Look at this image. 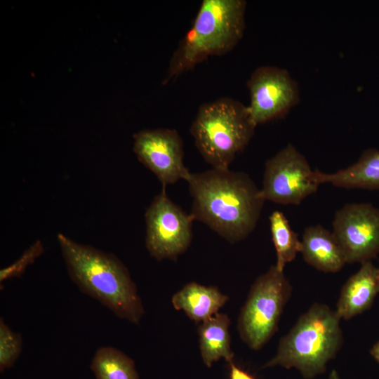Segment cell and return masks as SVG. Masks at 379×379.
Instances as JSON below:
<instances>
[{
  "label": "cell",
  "instance_id": "5b68a950",
  "mask_svg": "<svg viewBox=\"0 0 379 379\" xmlns=\"http://www.w3.org/2000/svg\"><path fill=\"white\" fill-rule=\"evenodd\" d=\"M257 126L248 106L220 98L200 106L190 133L195 146L213 168H229L252 138Z\"/></svg>",
  "mask_w": 379,
  "mask_h": 379
},
{
  "label": "cell",
  "instance_id": "4fadbf2b",
  "mask_svg": "<svg viewBox=\"0 0 379 379\" xmlns=\"http://www.w3.org/2000/svg\"><path fill=\"white\" fill-rule=\"evenodd\" d=\"M300 253L307 264L324 272H337L347 263L333 233L320 225L305 229Z\"/></svg>",
  "mask_w": 379,
  "mask_h": 379
},
{
  "label": "cell",
  "instance_id": "5bb4252c",
  "mask_svg": "<svg viewBox=\"0 0 379 379\" xmlns=\"http://www.w3.org/2000/svg\"><path fill=\"white\" fill-rule=\"evenodd\" d=\"M228 296L215 286L191 282L172 297L174 308L183 311L192 320L201 323L215 314L227 302Z\"/></svg>",
  "mask_w": 379,
  "mask_h": 379
},
{
  "label": "cell",
  "instance_id": "7402d4cb",
  "mask_svg": "<svg viewBox=\"0 0 379 379\" xmlns=\"http://www.w3.org/2000/svg\"><path fill=\"white\" fill-rule=\"evenodd\" d=\"M371 354L379 363V342H378L371 349Z\"/></svg>",
  "mask_w": 379,
  "mask_h": 379
},
{
  "label": "cell",
  "instance_id": "44dd1931",
  "mask_svg": "<svg viewBox=\"0 0 379 379\" xmlns=\"http://www.w3.org/2000/svg\"><path fill=\"white\" fill-rule=\"evenodd\" d=\"M229 364L230 366V379H255L247 371H245L236 366L233 361H231Z\"/></svg>",
  "mask_w": 379,
  "mask_h": 379
},
{
  "label": "cell",
  "instance_id": "8992f818",
  "mask_svg": "<svg viewBox=\"0 0 379 379\" xmlns=\"http://www.w3.org/2000/svg\"><path fill=\"white\" fill-rule=\"evenodd\" d=\"M291 294L288 280L275 265L257 278L238 319L240 337L250 348L260 349L274 335Z\"/></svg>",
  "mask_w": 379,
  "mask_h": 379
},
{
  "label": "cell",
  "instance_id": "6da1fadb",
  "mask_svg": "<svg viewBox=\"0 0 379 379\" xmlns=\"http://www.w3.org/2000/svg\"><path fill=\"white\" fill-rule=\"evenodd\" d=\"M191 214L230 243L246 239L255 228L263 207L260 189L248 175L229 168L190 173Z\"/></svg>",
  "mask_w": 379,
  "mask_h": 379
},
{
  "label": "cell",
  "instance_id": "52a82bcc",
  "mask_svg": "<svg viewBox=\"0 0 379 379\" xmlns=\"http://www.w3.org/2000/svg\"><path fill=\"white\" fill-rule=\"evenodd\" d=\"M319 185L305 157L288 144L266 161L260 191L265 201L299 205Z\"/></svg>",
  "mask_w": 379,
  "mask_h": 379
},
{
  "label": "cell",
  "instance_id": "7c38bea8",
  "mask_svg": "<svg viewBox=\"0 0 379 379\" xmlns=\"http://www.w3.org/2000/svg\"><path fill=\"white\" fill-rule=\"evenodd\" d=\"M378 292V267L371 261L364 262L344 284L335 312L340 319H350L368 310Z\"/></svg>",
  "mask_w": 379,
  "mask_h": 379
},
{
  "label": "cell",
  "instance_id": "603a6c76",
  "mask_svg": "<svg viewBox=\"0 0 379 379\" xmlns=\"http://www.w3.org/2000/svg\"><path fill=\"white\" fill-rule=\"evenodd\" d=\"M329 379H340V378L338 375V373L333 370L330 374Z\"/></svg>",
  "mask_w": 379,
  "mask_h": 379
},
{
  "label": "cell",
  "instance_id": "277c9868",
  "mask_svg": "<svg viewBox=\"0 0 379 379\" xmlns=\"http://www.w3.org/2000/svg\"><path fill=\"white\" fill-rule=\"evenodd\" d=\"M340 319L327 305L314 304L281 339L276 355L263 368L295 367L305 378L323 373L343 343Z\"/></svg>",
  "mask_w": 379,
  "mask_h": 379
},
{
  "label": "cell",
  "instance_id": "ba28073f",
  "mask_svg": "<svg viewBox=\"0 0 379 379\" xmlns=\"http://www.w3.org/2000/svg\"><path fill=\"white\" fill-rule=\"evenodd\" d=\"M145 216V244L151 256L157 260H175L187 251L194 218L168 198L166 189L154 197Z\"/></svg>",
  "mask_w": 379,
  "mask_h": 379
},
{
  "label": "cell",
  "instance_id": "30bf717a",
  "mask_svg": "<svg viewBox=\"0 0 379 379\" xmlns=\"http://www.w3.org/2000/svg\"><path fill=\"white\" fill-rule=\"evenodd\" d=\"M247 86L248 109L256 126L286 115L300 99L297 82L286 69L276 66L255 69Z\"/></svg>",
  "mask_w": 379,
  "mask_h": 379
},
{
  "label": "cell",
  "instance_id": "ffe728a7",
  "mask_svg": "<svg viewBox=\"0 0 379 379\" xmlns=\"http://www.w3.org/2000/svg\"><path fill=\"white\" fill-rule=\"evenodd\" d=\"M44 252L40 240L34 242L14 262L0 270V283L7 279L20 277L27 267L32 264Z\"/></svg>",
  "mask_w": 379,
  "mask_h": 379
},
{
  "label": "cell",
  "instance_id": "ac0fdd59",
  "mask_svg": "<svg viewBox=\"0 0 379 379\" xmlns=\"http://www.w3.org/2000/svg\"><path fill=\"white\" fill-rule=\"evenodd\" d=\"M272 241L277 253V267L284 271L285 265L292 262L300 252L301 241L291 227L283 213L274 211L270 218Z\"/></svg>",
  "mask_w": 379,
  "mask_h": 379
},
{
  "label": "cell",
  "instance_id": "8fae6325",
  "mask_svg": "<svg viewBox=\"0 0 379 379\" xmlns=\"http://www.w3.org/2000/svg\"><path fill=\"white\" fill-rule=\"evenodd\" d=\"M133 138L134 153L157 177L162 189L180 180H187L191 173L184 164L182 141L175 130H143L135 133Z\"/></svg>",
  "mask_w": 379,
  "mask_h": 379
},
{
  "label": "cell",
  "instance_id": "9c48e42d",
  "mask_svg": "<svg viewBox=\"0 0 379 379\" xmlns=\"http://www.w3.org/2000/svg\"><path fill=\"white\" fill-rule=\"evenodd\" d=\"M333 236L347 263L371 261L379 253V209L368 203H352L338 210Z\"/></svg>",
  "mask_w": 379,
  "mask_h": 379
},
{
  "label": "cell",
  "instance_id": "2e32d148",
  "mask_svg": "<svg viewBox=\"0 0 379 379\" xmlns=\"http://www.w3.org/2000/svg\"><path fill=\"white\" fill-rule=\"evenodd\" d=\"M230 319L225 314L217 313L200 323L198 328L199 350L204 364L211 367L224 359L230 363L234 354L231 350Z\"/></svg>",
  "mask_w": 379,
  "mask_h": 379
},
{
  "label": "cell",
  "instance_id": "7a4b0ae2",
  "mask_svg": "<svg viewBox=\"0 0 379 379\" xmlns=\"http://www.w3.org/2000/svg\"><path fill=\"white\" fill-rule=\"evenodd\" d=\"M57 239L69 276L79 290L118 317L139 324L144 307L125 265L113 254L79 244L61 233Z\"/></svg>",
  "mask_w": 379,
  "mask_h": 379
},
{
  "label": "cell",
  "instance_id": "9a60e30c",
  "mask_svg": "<svg viewBox=\"0 0 379 379\" xmlns=\"http://www.w3.org/2000/svg\"><path fill=\"white\" fill-rule=\"evenodd\" d=\"M319 183H330L343 188L379 189V150L368 149L357 162L332 173L315 170Z\"/></svg>",
  "mask_w": 379,
  "mask_h": 379
},
{
  "label": "cell",
  "instance_id": "d6986e66",
  "mask_svg": "<svg viewBox=\"0 0 379 379\" xmlns=\"http://www.w3.org/2000/svg\"><path fill=\"white\" fill-rule=\"evenodd\" d=\"M22 350L20 333L13 331L1 318L0 319V371L13 366Z\"/></svg>",
  "mask_w": 379,
  "mask_h": 379
},
{
  "label": "cell",
  "instance_id": "cb8c5ba5",
  "mask_svg": "<svg viewBox=\"0 0 379 379\" xmlns=\"http://www.w3.org/2000/svg\"><path fill=\"white\" fill-rule=\"evenodd\" d=\"M378 279H379V267H378Z\"/></svg>",
  "mask_w": 379,
  "mask_h": 379
},
{
  "label": "cell",
  "instance_id": "3957f363",
  "mask_svg": "<svg viewBox=\"0 0 379 379\" xmlns=\"http://www.w3.org/2000/svg\"><path fill=\"white\" fill-rule=\"evenodd\" d=\"M246 6L244 0H203L171 58L163 84L210 56L231 51L244 35Z\"/></svg>",
  "mask_w": 379,
  "mask_h": 379
},
{
  "label": "cell",
  "instance_id": "e0dca14e",
  "mask_svg": "<svg viewBox=\"0 0 379 379\" xmlns=\"http://www.w3.org/2000/svg\"><path fill=\"white\" fill-rule=\"evenodd\" d=\"M91 369L96 379H139L133 359L112 347L97 349Z\"/></svg>",
  "mask_w": 379,
  "mask_h": 379
}]
</instances>
